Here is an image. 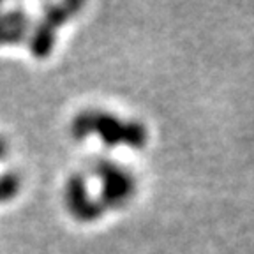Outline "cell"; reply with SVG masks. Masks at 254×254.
I'll return each mask as SVG.
<instances>
[{
  "instance_id": "cell-1",
  "label": "cell",
  "mask_w": 254,
  "mask_h": 254,
  "mask_svg": "<svg viewBox=\"0 0 254 254\" xmlns=\"http://www.w3.org/2000/svg\"><path fill=\"white\" fill-rule=\"evenodd\" d=\"M92 132L99 134L108 147L129 145L132 148H139L147 139V131L143 126L136 122H124L104 111H85L74 120V134L78 138Z\"/></svg>"
},
{
  "instance_id": "cell-2",
  "label": "cell",
  "mask_w": 254,
  "mask_h": 254,
  "mask_svg": "<svg viewBox=\"0 0 254 254\" xmlns=\"http://www.w3.org/2000/svg\"><path fill=\"white\" fill-rule=\"evenodd\" d=\"M95 175L103 182V201L110 206H122L134 192V179L119 164L99 161L95 164Z\"/></svg>"
},
{
  "instance_id": "cell-3",
  "label": "cell",
  "mask_w": 254,
  "mask_h": 254,
  "mask_svg": "<svg viewBox=\"0 0 254 254\" xmlns=\"http://www.w3.org/2000/svg\"><path fill=\"white\" fill-rule=\"evenodd\" d=\"M67 201L72 214L81 221H92L101 215V206L90 201L87 196V187L81 179H72L67 186Z\"/></svg>"
}]
</instances>
